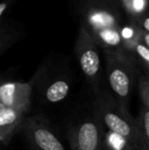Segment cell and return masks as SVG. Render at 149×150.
<instances>
[{
  "label": "cell",
  "instance_id": "cell-1",
  "mask_svg": "<svg viewBox=\"0 0 149 150\" xmlns=\"http://www.w3.org/2000/svg\"><path fill=\"white\" fill-rule=\"evenodd\" d=\"M96 115L103 128L112 134L123 138L134 150L136 142V120L130 115L109 96L98 99L96 103Z\"/></svg>",
  "mask_w": 149,
  "mask_h": 150
},
{
  "label": "cell",
  "instance_id": "cell-2",
  "mask_svg": "<svg viewBox=\"0 0 149 150\" xmlns=\"http://www.w3.org/2000/svg\"><path fill=\"white\" fill-rule=\"evenodd\" d=\"M108 82L117 104L129 111V99L134 80V69L130 61L121 55H110L107 63Z\"/></svg>",
  "mask_w": 149,
  "mask_h": 150
},
{
  "label": "cell",
  "instance_id": "cell-3",
  "mask_svg": "<svg viewBox=\"0 0 149 150\" xmlns=\"http://www.w3.org/2000/svg\"><path fill=\"white\" fill-rule=\"evenodd\" d=\"M68 141L73 150H101L103 127L97 119L84 120L71 129Z\"/></svg>",
  "mask_w": 149,
  "mask_h": 150
},
{
  "label": "cell",
  "instance_id": "cell-4",
  "mask_svg": "<svg viewBox=\"0 0 149 150\" xmlns=\"http://www.w3.org/2000/svg\"><path fill=\"white\" fill-rule=\"evenodd\" d=\"M20 127L34 150H66L49 127L39 117L24 119Z\"/></svg>",
  "mask_w": 149,
  "mask_h": 150
},
{
  "label": "cell",
  "instance_id": "cell-5",
  "mask_svg": "<svg viewBox=\"0 0 149 150\" xmlns=\"http://www.w3.org/2000/svg\"><path fill=\"white\" fill-rule=\"evenodd\" d=\"M77 54L80 67L89 81L95 83L100 69V58L97 46L87 29L82 27L77 43Z\"/></svg>",
  "mask_w": 149,
  "mask_h": 150
},
{
  "label": "cell",
  "instance_id": "cell-6",
  "mask_svg": "<svg viewBox=\"0 0 149 150\" xmlns=\"http://www.w3.org/2000/svg\"><path fill=\"white\" fill-rule=\"evenodd\" d=\"M32 87L28 83L6 82L0 84V102L5 107H11L27 112L31 104Z\"/></svg>",
  "mask_w": 149,
  "mask_h": 150
},
{
  "label": "cell",
  "instance_id": "cell-7",
  "mask_svg": "<svg viewBox=\"0 0 149 150\" xmlns=\"http://www.w3.org/2000/svg\"><path fill=\"white\" fill-rule=\"evenodd\" d=\"M24 111L11 107H5L0 113V142H9L12 135L20 127L25 117Z\"/></svg>",
  "mask_w": 149,
  "mask_h": 150
},
{
  "label": "cell",
  "instance_id": "cell-8",
  "mask_svg": "<svg viewBox=\"0 0 149 150\" xmlns=\"http://www.w3.org/2000/svg\"><path fill=\"white\" fill-rule=\"evenodd\" d=\"M136 120V142L134 150H149V108L141 106Z\"/></svg>",
  "mask_w": 149,
  "mask_h": 150
},
{
  "label": "cell",
  "instance_id": "cell-9",
  "mask_svg": "<svg viewBox=\"0 0 149 150\" xmlns=\"http://www.w3.org/2000/svg\"><path fill=\"white\" fill-rule=\"evenodd\" d=\"M88 23L93 32L109 27H119L114 16L102 9H92L88 13Z\"/></svg>",
  "mask_w": 149,
  "mask_h": 150
},
{
  "label": "cell",
  "instance_id": "cell-10",
  "mask_svg": "<svg viewBox=\"0 0 149 150\" xmlns=\"http://www.w3.org/2000/svg\"><path fill=\"white\" fill-rule=\"evenodd\" d=\"M70 86L66 81H55L46 89L45 97L48 102L56 103L64 100L68 94Z\"/></svg>",
  "mask_w": 149,
  "mask_h": 150
},
{
  "label": "cell",
  "instance_id": "cell-11",
  "mask_svg": "<svg viewBox=\"0 0 149 150\" xmlns=\"http://www.w3.org/2000/svg\"><path fill=\"white\" fill-rule=\"evenodd\" d=\"M94 34L97 36L99 41H101V43H103L107 47H117L121 42L119 27H109V28L100 29V30L94 31Z\"/></svg>",
  "mask_w": 149,
  "mask_h": 150
},
{
  "label": "cell",
  "instance_id": "cell-12",
  "mask_svg": "<svg viewBox=\"0 0 149 150\" xmlns=\"http://www.w3.org/2000/svg\"><path fill=\"white\" fill-rule=\"evenodd\" d=\"M126 9L134 16H140L147 7V0H123Z\"/></svg>",
  "mask_w": 149,
  "mask_h": 150
},
{
  "label": "cell",
  "instance_id": "cell-13",
  "mask_svg": "<svg viewBox=\"0 0 149 150\" xmlns=\"http://www.w3.org/2000/svg\"><path fill=\"white\" fill-rule=\"evenodd\" d=\"M139 94L142 106L149 108V84L147 78H142L139 85Z\"/></svg>",
  "mask_w": 149,
  "mask_h": 150
},
{
  "label": "cell",
  "instance_id": "cell-14",
  "mask_svg": "<svg viewBox=\"0 0 149 150\" xmlns=\"http://www.w3.org/2000/svg\"><path fill=\"white\" fill-rule=\"evenodd\" d=\"M119 34H121V39L127 41L128 43H133L134 42V44H136L137 43V40L140 37V35H138L135 32V30L133 28H131V27H125V28H123L119 31Z\"/></svg>",
  "mask_w": 149,
  "mask_h": 150
},
{
  "label": "cell",
  "instance_id": "cell-15",
  "mask_svg": "<svg viewBox=\"0 0 149 150\" xmlns=\"http://www.w3.org/2000/svg\"><path fill=\"white\" fill-rule=\"evenodd\" d=\"M135 51L138 54V56L143 60V62L145 63L146 67H147L149 62V48L146 45H144L143 43L137 42L135 44Z\"/></svg>",
  "mask_w": 149,
  "mask_h": 150
},
{
  "label": "cell",
  "instance_id": "cell-16",
  "mask_svg": "<svg viewBox=\"0 0 149 150\" xmlns=\"http://www.w3.org/2000/svg\"><path fill=\"white\" fill-rule=\"evenodd\" d=\"M143 28H144V30H145V32H148V31H149V18H144Z\"/></svg>",
  "mask_w": 149,
  "mask_h": 150
},
{
  "label": "cell",
  "instance_id": "cell-17",
  "mask_svg": "<svg viewBox=\"0 0 149 150\" xmlns=\"http://www.w3.org/2000/svg\"><path fill=\"white\" fill-rule=\"evenodd\" d=\"M5 9H6V3H0V16H2V13H3Z\"/></svg>",
  "mask_w": 149,
  "mask_h": 150
},
{
  "label": "cell",
  "instance_id": "cell-18",
  "mask_svg": "<svg viewBox=\"0 0 149 150\" xmlns=\"http://www.w3.org/2000/svg\"><path fill=\"white\" fill-rule=\"evenodd\" d=\"M4 108H5V106H4V105L2 104L1 102H0V113H1L2 111H3V109H4Z\"/></svg>",
  "mask_w": 149,
  "mask_h": 150
},
{
  "label": "cell",
  "instance_id": "cell-19",
  "mask_svg": "<svg viewBox=\"0 0 149 150\" xmlns=\"http://www.w3.org/2000/svg\"><path fill=\"white\" fill-rule=\"evenodd\" d=\"M107 150H114V149L109 148V147H108V149H107ZM121 150H132V149H130V148H125V149H121Z\"/></svg>",
  "mask_w": 149,
  "mask_h": 150
}]
</instances>
